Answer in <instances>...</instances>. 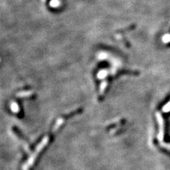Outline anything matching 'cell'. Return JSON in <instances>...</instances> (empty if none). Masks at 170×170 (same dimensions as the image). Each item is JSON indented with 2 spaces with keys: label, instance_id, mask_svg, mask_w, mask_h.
I'll list each match as a JSON object with an SVG mask.
<instances>
[{
  "label": "cell",
  "instance_id": "6da1fadb",
  "mask_svg": "<svg viewBox=\"0 0 170 170\" xmlns=\"http://www.w3.org/2000/svg\"><path fill=\"white\" fill-rule=\"evenodd\" d=\"M163 146L166 148H168V149L170 150V145H163Z\"/></svg>",
  "mask_w": 170,
  "mask_h": 170
},
{
  "label": "cell",
  "instance_id": "7a4b0ae2",
  "mask_svg": "<svg viewBox=\"0 0 170 170\" xmlns=\"http://www.w3.org/2000/svg\"><path fill=\"white\" fill-rule=\"evenodd\" d=\"M166 108H168L167 111H169V110L170 109V104H169L168 105H167V106H166Z\"/></svg>",
  "mask_w": 170,
  "mask_h": 170
}]
</instances>
